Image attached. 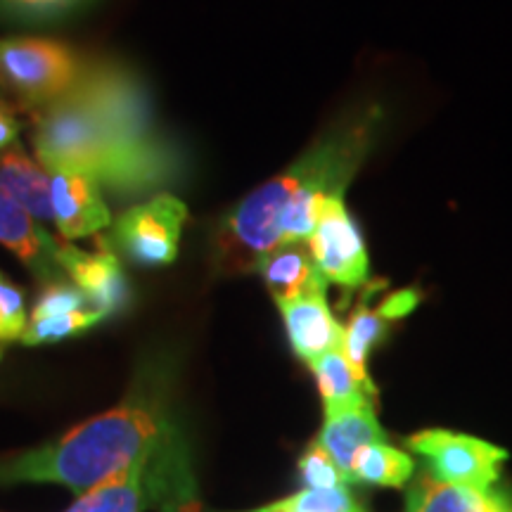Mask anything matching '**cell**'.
Instances as JSON below:
<instances>
[{"label": "cell", "instance_id": "3957f363", "mask_svg": "<svg viewBox=\"0 0 512 512\" xmlns=\"http://www.w3.org/2000/svg\"><path fill=\"white\" fill-rule=\"evenodd\" d=\"M178 451H183L181 437L169 415L138 396L0 467V479L53 482L83 496L131 467L152 465Z\"/></svg>", "mask_w": 512, "mask_h": 512}, {"label": "cell", "instance_id": "484cf974", "mask_svg": "<svg viewBox=\"0 0 512 512\" xmlns=\"http://www.w3.org/2000/svg\"><path fill=\"white\" fill-rule=\"evenodd\" d=\"M17 131H19V124H17V119L12 117V114H5V117H0V150H3V147H8V145H15Z\"/></svg>", "mask_w": 512, "mask_h": 512}, {"label": "cell", "instance_id": "603a6c76", "mask_svg": "<svg viewBox=\"0 0 512 512\" xmlns=\"http://www.w3.org/2000/svg\"><path fill=\"white\" fill-rule=\"evenodd\" d=\"M292 512H363L347 491V486L337 489H304L297 496L285 498Z\"/></svg>", "mask_w": 512, "mask_h": 512}, {"label": "cell", "instance_id": "8fae6325", "mask_svg": "<svg viewBox=\"0 0 512 512\" xmlns=\"http://www.w3.org/2000/svg\"><path fill=\"white\" fill-rule=\"evenodd\" d=\"M292 351L311 366L320 356L344 347V328L328 306V285L278 304Z\"/></svg>", "mask_w": 512, "mask_h": 512}, {"label": "cell", "instance_id": "e0dca14e", "mask_svg": "<svg viewBox=\"0 0 512 512\" xmlns=\"http://www.w3.org/2000/svg\"><path fill=\"white\" fill-rule=\"evenodd\" d=\"M311 370L316 375L320 396H323L325 415L349 411V408L363 406V403H373L377 389H370L356 375L342 349L316 358L311 363Z\"/></svg>", "mask_w": 512, "mask_h": 512}, {"label": "cell", "instance_id": "4fadbf2b", "mask_svg": "<svg viewBox=\"0 0 512 512\" xmlns=\"http://www.w3.org/2000/svg\"><path fill=\"white\" fill-rule=\"evenodd\" d=\"M384 439H387V434L377 422L373 403H363V406L349 408V411L325 415L318 444L328 451V456L335 460V465L351 482V465H354L358 451L370 444H380Z\"/></svg>", "mask_w": 512, "mask_h": 512}, {"label": "cell", "instance_id": "4316f807", "mask_svg": "<svg viewBox=\"0 0 512 512\" xmlns=\"http://www.w3.org/2000/svg\"><path fill=\"white\" fill-rule=\"evenodd\" d=\"M5 114H12V107L5 105V100L0 98V117H5Z\"/></svg>", "mask_w": 512, "mask_h": 512}, {"label": "cell", "instance_id": "8992f818", "mask_svg": "<svg viewBox=\"0 0 512 512\" xmlns=\"http://www.w3.org/2000/svg\"><path fill=\"white\" fill-rule=\"evenodd\" d=\"M408 446L430 465L439 482L489 491L498 482L508 451L489 441L451 430H425L413 434Z\"/></svg>", "mask_w": 512, "mask_h": 512}, {"label": "cell", "instance_id": "ac0fdd59", "mask_svg": "<svg viewBox=\"0 0 512 512\" xmlns=\"http://www.w3.org/2000/svg\"><path fill=\"white\" fill-rule=\"evenodd\" d=\"M183 451L166 456L152 465H136L124 475L112 479V482L98 486V489L88 491V494L79 496L72 508L67 512H143L145 503V470L155 467L164 460L181 456Z\"/></svg>", "mask_w": 512, "mask_h": 512}, {"label": "cell", "instance_id": "ffe728a7", "mask_svg": "<svg viewBox=\"0 0 512 512\" xmlns=\"http://www.w3.org/2000/svg\"><path fill=\"white\" fill-rule=\"evenodd\" d=\"M105 318L100 311L86 309L67 313V316H55L46 320H31L24 330L22 342L29 344V347H36V344H48V342H60L64 337L79 335V332L93 328L95 323Z\"/></svg>", "mask_w": 512, "mask_h": 512}, {"label": "cell", "instance_id": "d6986e66", "mask_svg": "<svg viewBox=\"0 0 512 512\" xmlns=\"http://www.w3.org/2000/svg\"><path fill=\"white\" fill-rule=\"evenodd\" d=\"M415 463L408 453L389 446L387 441L370 444L358 451L351 465V482L377 484V486H406L413 477Z\"/></svg>", "mask_w": 512, "mask_h": 512}, {"label": "cell", "instance_id": "f1b7e54d", "mask_svg": "<svg viewBox=\"0 0 512 512\" xmlns=\"http://www.w3.org/2000/svg\"><path fill=\"white\" fill-rule=\"evenodd\" d=\"M285 505H287V503H285ZM287 510H290V508H287ZM290 512H292V510H290Z\"/></svg>", "mask_w": 512, "mask_h": 512}, {"label": "cell", "instance_id": "30bf717a", "mask_svg": "<svg viewBox=\"0 0 512 512\" xmlns=\"http://www.w3.org/2000/svg\"><path fill=\"white\" fill-rule=\"evenodd\" d=\"M53 223L67 242L98 235L112 223L100 183L74 171H48Z\"/></svg>", "mask_w": 512, "mask_h": 512}, {"label": "cell", "instance_id": "52a82bcc", "mask_svg": "<svg viewBox=\"0 0 512 512\" xmlns=\"http://www.w3.org/2000/svg\"><path fill=\"white\" fill-rule=\"evenodd\" d=\"M309 249L328 285L344 287V290H358L368 285V249L361 230L347 211L344 195H332L325 200L316 230L309 240Z\"/></svg>", "mask_w": 512, "mask_h": 512}, {"label": "cell", "instance_id": "d4e9b609", "mask_svg": "<svg viewBox=\"0 0 512 512\" xmlns=\"http://www.w3.org/2000/svg\"><path fill=\"white\" fill-rule=\"evenodd\" d=\"M86 0H0V15L24 22H46L67 15Z\"/></svg>", "mask_w": 512, "mask_h": 512}, {"label": "cell", "instance_id": "5bb4252c", "mask_svg": "<svg viewBox=\"0 0 512 512\" xmlns=\"http://www.w3.org/2000/svg\"><path fill=\"white\" fill-rule=\"evenodd\" d=\"M406 512H512L508 489L479 491L422 475L408 491Z\"/></svg>", "mask_w": 512, "mask_h": 512}, {"label": "cell", "instance_id": "9c48e42d", "mask_svg": "<svg viewBox=\"0 0 512 512\" xmlns=\"http://www.w3.org/2000/svg\"><path fill=\"white\" fill-rule=\"evenodd\" d=\"M375 283H368V292L363 294L361 302H358L356 311L351 313L349 325L344 328V356L351 363V368L356 370V375L368 384L370 389H375L373 380L368 377V356L377 344L387 337L389 325L394 320L406 318L408 313L415 311V306L420 304V292L415 287H403L387 297H382L375 306L370 304L373 297Z\"/></svg>", "mask_w": 512, "mask_h": 512}, {"label": "cell", "instance_id": "83f0119b", "mask_svg": "<svg viewBox=\"0 0 512 512\" xmlns=\"http://www.w3.org/2000/svg\"><path fill=\"white\" fill-rule=\"evenodd\" d=\"M0 358H3V349H0Z\"/></svg>", "mask_w": 512, "mask_h": 512}, {"label": "cell", "instance_id": "5b68a950", "mask_svg": "<svg viewBox=\"0 0 512 512\" xmlns=\"http://www.w3.org/2000/svg\"><path fill=\"white\" fill-rule=\"evenodd\" d=\"M188 219V207L171 192H157L147 202L133 204L114 221L112 247L136 266H169L178 256V240Z\"/></svg>", "mask_w": 512, "mask_h": 512}, {"label": "cell", "instance_id": "6da1fadb", "mask_svg": "<svg viewBox=\"0 0 512 512\" xmlns=\"http://www.w3.org/2000/svg\"><path fill=\"white\" fill-rule=\"evenodd\" d=\"M31 140L46 171L91 176L114 195H145L183 176L181 150L157 126L143 83L110 60H86L72 91L34 114Z\"/></svg>", "mask_w": 512, "mask_h": 512}, {"label": "cell", "instance_id": "7402d4cb", "mask_svg": "<svg viewBox=\"0 0 512 512\" xmlns=\"http://www.w3.org/2000/svg\"><path fill=\"white\" fill-rule=\"evenodd\" d=\"M86 297L76 285L62 283V280H53L41 292L38 302L31 311V320H46L55 316H67V313L86 311Z\"/></svg>", "mask_w": 512, "mask_h": 512}, {"label": "cell", "instance_id": "277c9868", "mask_svg": "<svg viewBox=\"0 0 512 512\" xmlns=\"http://www.w3.org/2000/svg\"><path fill=\"white\" fill-rule=\"evenodd\" d=\"M83 67L86 60L55 38H0V98L38 114L72 91Z\"/></svg>", "mask_w": 512, "mask_h": 512}, {"label": "cell", "instance_id": "44dd1931", "mask_svg": "<svg viewBox=\"0 0 512 512\" xmlns=\"http://www.w3.org/2000/svg\"><path fill=\"white\" fill-rule=\"evenodd\" d=\"M299 472H302L306 489H337V486H347L349 479L335 465V460L328 456L323 446L311 444L299 458Z\"/></svg>", "mask_w": 512, "mask_h": 512}, {"label": "cell", "instance_id": "9a60e30c", "mask_svg": "<svg viewBox=\"0 0 512 512\" xmlns=\"http://www.w3.org/2000/svg\"><path fill=\"white\" fill-rule=\"evenodd\" d=\"M252 271L264 280L275 304L302 297L320 285H328V280L316 268L309 245H283L273 249L256 261Z\"/></svg>", "mask_w": 512, "mask_h": 512}, {"label": "cell", "instance_id": "7a4b0ae2", "mask_svg": "<svg viewBox=\"0 0 512 512\" xmlns=\"http://www.w3.org/2000/svg\"><path fill=\"white\" fill-rule=\"evenodd\" d=\"M382 124L370 105L339 119L283 174L249 192L223 216L219 249L223 264L252 271L261 256L283 245H309L323 204L344 195L373 150Z\"/></svg>", "mask_w": 512, "mask_h": 512}, {"label": "cell", "instance_id": "7c38bea8", "mask_svg": "<svg viewBox=\"0 0 512 512\" xmlns=\"http://www.w3.org/2000/svg\"><path fill=\"white\" fill-rule=\"evenodd\" d=\"M0 245L15 252L22 264H27L31 271L46 280L62 271L57 261L60 242H55L53 235H48L34 221V216L27 214L15 200H10L3 190H0Z\"/></svg>", "mask_w": 512, "mask_h": 512}, {"label": "cell", "instance_id": "2e32d148", "mask_svg": "<svg viewBox=\"0 0 512 512\" xmlns=\"http://www.w3.org/2000/svg\"><path fill=\"white\" fill-rule=\"evenodd\" d=\"M0 190L38 221H53L50 176L17 143L0 155Z\"/></svg>", "mask_w": 512, "mask_h": 512}, {"label": "cell", "instance_id": "ba28073f", "mask_svg": "<svg viewBox=\"0 0 512 512\" xmlns=\"http://www.w3.org/2000/svg\"><path fill=\"white\" fill-rule=\"evenodd\" d=\"M57 261L83 292L93 311H100L107 318L126 309L128 299H131V285H128L117 249L112 247L110 240L98 235L91 252L74 247L72 242H64L57 252Z\"/></svg>", "mask_w": 512, "mask_h": 512}, {"label": "cell", "instance_id": "cb8c5ba5", "mask_svg": "<svg viewBox=\"0 0 512 512\" xmlns=\"http://www.w3.org/2000/svg\"><path fill=\"white\" fill-rule=\"evenodd\" d=\"M24 330H27L24 294L17 285H12L10 280L0 273V342L22 339Z\"/></svg>", "mask_w": 512, "mask_h": 512}]
</instances>
